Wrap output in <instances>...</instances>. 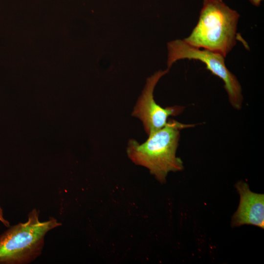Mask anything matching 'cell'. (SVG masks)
Returning a JSON list of instances; mask_svg holds the SVG:
<instances>
[{"label": "cell", "instance_id": "obj_1", "mask_svg": "<svg viewBox=\"0 0 264 264\" xmlns=\"http://www.w3.org/2000/svg\"><path fill=\"white\" fill-rule=\"evenodd\" d=\"M195 126L170 119L163 128L149 135L145 142L139 144L130 140L127 151L128 156L135 164L148 168L163 183L169 172L183 169L182 160L176 156L180 130Z\"/></svg>", "mask_w": 264, "mask_h": 264}, {"label": "cell", "instance_id": "obj_2", "mask_svg": "<svg viewBox=\"0 0 264 264\" xmlns=\"http://www.w3.org/2000/svg\"><path fill=\"white\" fill-rule=\"evenodd\" d=\"M239 18V14L222 0H203L196 25L183 40L193 47L226 57L236 44Z\"/></svg>", "mask_w": 264, "mask_h": 264}, {"label": "cell", "instance_id": "obj_3", "mask_svg": "<svg viewBox=\"0 0 264 264\" xmlns=\"http://www.w3.org/2000/svg\"><path fill=\"white\" fill-rule=\"evenodd\" d=\"M39 214V210L32 209L26 221L9 226L0 235V264H29L41 255L46 234L62 223L53 217L41 221Z\"/></svg>", "mask_w": 264, "mask_h": 264}, {"label": "cell", "instance_id": "obj_4", "mask_svg": "<svg viewBox=\"0 0 264 264\" xmlns=\"http://www.w3.org/2000/svg\"><path fill=\"white\" fill-rule=\"evenodd\" d=\"M167 49V69H170L173 64L179 60L200 61L205 65L206 69L223 81L231 105L237 110L242 108L243 96L241 84L226 66L223 56L208 49L193 47L180 39L168 42Z\"/></svg>", "mask_w": 264, "mask_h": 264}, {"label": "cell", "instance_id": "obj_5", "mask_svg": "<svg viewBox=\"0 0 264 264\" xmlns=\"http://www.w3.org/2000/svg\"><path fill=\"white\" fill-rule=\"evenodd\" d=\"M169 71L168 69L159 70L147 78L132 113V116L142 122L148 136L163 128L166 124L169 116L177 115L184 110V107L178 105L164 108L156 104L154 100V90L156 84Z\"/></svg>", "mask_w": 264, "mask_h": 264}, {"label": "cell", "instance_id": "obj_6", "mask_svg": "<svg viewBox=\"0 0 264 264\" xmlns=\"http://www.w3.org/2000/svg\"><path fill=\"white\" fill-rule=\"evenodd\" d=\"M235 187L240 196L237 210L233 215L232 227L244 224L264 228V195L250 191L247 183L238 181Z\"/></svg>", "mask_w": 264, "mask_h": 264}, {"label": "cell", "instance_id": "obj_7", "mask_svg": "<svg viewBox=\"0 0 264 264\" xmlns=\"http://www.w3.org/2000/svg\"><path fill=\"white\" fill-rule=\"evenodd\" d=\"M0 221L6 227L10 226V222L4 218L3 216V210L0 205Z\"/></svg>", "mask_w": 264, "mask_h": 264}, {"label": "cell", "instance_id": "obj_8", "mask_svg": "<svg viewBox=\"0 0 264 264\" xmlns=\"http://www.w3.org/2000/svg\"><path fill=\"white\" fill-rule=\"evenodd\" d=\"M263 0H249L250 2L254 6H259Z\"/></svg>", "mask_w": 264, "mask_h": 264}]
</instances>
